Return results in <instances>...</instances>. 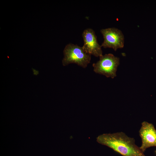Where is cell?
Here are the masks:
<instances>
[{
  "mask_svg": "<svg viewBox=\"0 0 156 156\" xmlns=\"http://www.w3.org/2000/svg\"><path fill=\"white\" fill-rule=\"evenodd\" d=\"M96 141L123 156H146L135 144L134 138L122 132L101 134L97 137Z\"/></svg>",
  "mask_w": 156,
  "mask_h": 156,
  "instance_id": "obj_1",
  "label": "cell"
},
{
  "mask_svg": "<svg viewBox=\"0 0 156 156\" xmlns=\"http://www.w3.org/2000/svg\"><path fill=\"white\" fill-rule=\"evenodd\" d=\"M63 53L62 64L64 66L73 63L85 68L90 62L91 55L85 52L82 47L77 44L71 43L67 44Z\"/></svg>",
  "mask_w": 156,
  "mask_h": 156,
  "instance_id": "obj_2",
  "label": "cell"
},
{
  "mask_svg": "<svg viewBox=\"0 0 156 156\" xmlns=\"http://www.w3.org/2000/svg\"><path fill=\"white\" fill-rule=\"evenodd\" d=\"M120 64L119 57L112 53L106 54L99 57V60L92 64L96 73L112 79L116 76V71Z\"/></svg>",
  "mask_w": 156,
  "mask_h": 156,
  "instance_id": "obj_3",
  "label": "cell"
},
{
  "mask_svg": "<svg viewBox=\"0 0 156 156\" xmlns=\"http://www.w3.org/2000/svg\"><path fill=\"white\" fill-rule=\"evenodd\" d=\"M100 32L104 39L101 45L102 47L112 48L115 51L124 47V36L120 29L115 27L101 29Z\"/></svg>",
  "mask_w": 156,
  "mask_h": 156,
  "instance_id": "obj_4",
  "label": "cell"
},
{
  "mask_svg": "<svg viewBox=\"0 0 156 156\" xmlns=\"http://www.w3.org/2000/svg\"><path fill=\"white\" fill-rule=\"evenodd\" d=\"M83 45L82 48L88 54L99 57L102 56L103 51L101 45L98 42L94 31L88 28L85 29L82 34Z\"/></svg>",
  "mask_w": 156,
  "mask_h": 156,
  "instance_id": "obj_5",
  "label": "cell"
},
{
  "mask_svg": "<svg viewBox=\"0 0 156 156\" xmlns=\"http://www.w3.org/2000/svg\"><path fill=\"white\" fill-rule=\"evenodd\" d=\"M139 133L142 142L140 147L144 153L148 148L156 146V129L152 124L142 122Z\"/></svg>",
  "mask_w": 156,
  "mask_h": 156,
  "instance_id": "obj_6",
  "label": "cell"
}]
</instances>
